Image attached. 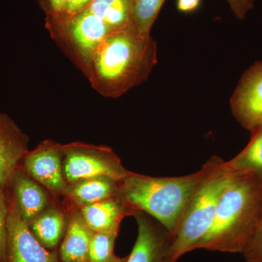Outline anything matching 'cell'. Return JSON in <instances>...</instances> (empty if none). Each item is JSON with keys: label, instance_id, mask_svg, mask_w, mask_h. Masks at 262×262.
Wrapping results in <instances>:
<instances>
[{"label": "cell", "instance_id": "obj_15", "mask_svg": "<svg viewBox=\"0 0 262 262\" xmlns=\"http://www.w3.org/2000/svg\"><path fill=\"white\" fill-rule=\"evenodd\" d=\"M64 208L68 211L69 224L58 251L60 260L61 262H89L90 245L94 232L84 222L78 208Z\"/></svg>", "mask_w": 262, "mask_h": 262}, {"label": "cell", "instance_id": "obj_9", "mask_svg": "<svg viewBox=\"0 0 262 262\" xmlns=\"http://www.w3.org/2000/svg\"><path fill=\"white\" fill-rule=\"evenodd\" d=\"M138 234L125 262H170L173 237L152 217L140 212L135 215Z\"/></svg>", "mask_w": 262, "mask_h": 262}, {"label": "cell", "instance_id": "obj_19", "mask_svg": "<svg viewBox=\"0 0 262 262\" xmlns=\"http://www.w3.org/2000/svg\"><path fill=\"white\" fill-rule=\"evenodd\" d=\"M165 0H136L133 5L136 28L143 35H151V27Z\"/></svg>", "mask_w": 262, "mask_h": 262}, {"label": "cell", "instance_id": "obj_4", "mask_svg": "<svg viewBox=\"0 0 262 262\" xmlns=\"http://www.w3.org/2000/svg\"><path fill=\"white\" fill-rule=\"evenodd\" d=\"M207 163L208 171L187 205L174 236L170 262H177L186 253L196 250L211 228L221 198L233 176L226 161L219 157H212Z\"/></svg>", "mask_w": 262, "mask_h": 262}, {"label": "cell", "instance_id": "obj_12", "mask_svg": "<svg viewBox=\"0 0 262 262\" xmlns=\"http://www.w3.org/2000/svg\"><path fill=\"white\" fill-rule=\"evenodd\" d=\"M53 23L67 29L81 55L88 62L112 33L107 25L88 8L70 18Z\"/></svg>", "mask_w": 262, "mask_h": 262}, {"label": "cell", "instance_id": "obj_16", "mask_svg": "<svg viewBox=\"0 0 262 262\" xmlns=\"http://www.w3.org/2000/svg\"><path fill=\"white\" fill-rule=\"evenodd\" d=\"M68 224V211L57 201L34 219L29 227L42 246L55 251L64 237Z\"/></svg>", "mask_w": 262, "mask_h": 262}, {"label": "cell", "instance_id": "obj_10", "mask_svg": "<svg viewBox=\"0 0 262 262\" xmlns=\"http://www.w3.org/2000/svg\"><path fill=\"white\" fill-rule=\"evenodd\" d=\"M29 136L6 114L0 113V187L8 192L12 179L28 153Z\"/></svg>", "mask_w": 262, "mask_h": 262}, {"label": "cell", "instance_id": "obj_14", "mask_svg": "<svg viewBox=\"0 0 262 262\" xmlns=\"http://www.w3.org/2000/svg\"><path fill=\"white\" fill-rule=\"evenodd\" d=\"M120 182L108 177L82 179L68 184L61 203L64 206L80 208L120 196Z\"/></svg>", "mask_w": 262, "mask_h": 262}, {"label": "cell", "instance_id": "obj_22", "mask_svg": "<svg viewBox=\"0 0 262 262\" xmlns=\"http://www.w3.org/2000/svg\"><path fill=\"white\" fill-rule=\"evenodd\" d=\"M8 211V198L0 187V262H7Z\"/></svg>", "mask_w": 262, "mask_h": 262}, {"label": "cell", "instance_id": "obj_13", "mask_svg": "<svg viewBox=\"0 0 262 262\" xmlns=\"http://www.w3.org/2000/svg\"><path fill=\"white\" fill-rule=\"evenodd\" d=\"M78 209L84 222L94 232H118L120 223L125 216L138 214L120 195Z\"/></svg>", "mask_w": 262, "mask_h": 262}, {"label": "cell", "instance_id": "obj_18", "mask_svg": "<svg viewBox=\"0 0 262 262\" xmlns=\"http://www.w3.org/2000/svg\"><path fill=\"white\" fill-rule=\"evenodd\" d=\"M226 165L231 171L251 176L262 184V127L251 134L246 147Z\"/></svg>", "mask_w": 262, "mask_h": 262}, {"label": "cell", "instance_id": "obj_23", "mask_svg": "<svg viewBox=\"0 0 262 262\" xmlns=\"http://www.w3.org/2000/svg\"><path fill=\"white\" fill-rule=\"evenodd\" d=\"M51 21L60 20L65 14L68 0H40Z\"/></svg>", "mask_w": 262, "mask_h": 262}, {"label": "cell", "instance_id": "obj_1", "mask_svg": "<svg viewBox=\"0 0 262 262\" xmlns=\"http://www.w3.org/2000/svg\"><path fill=\"white\" fill-rule=\"evenodd\" d=\"M88 63L94 87L106 97L117 98L146 80L158 63V48L151 35L136 28L113 32Z\"/></svg>", "mask_w": 262, "mask_h": 262}, {"label": "cell", "instance_id": "obj_25", "mask_svg": "<svg viewBox=\"0 0 262 262\" xmlns=\"http://www.w3.org/2000/svg\"><path fill=\"white\" fill-rule=\"evenodd\" d=\"M93 0H68L67 1V8H66L65 14L63 18L60 20H55L56 22L59 20L68 19L74 15L78 14L81 11L85 9Z\"/></svg>", "mask_w": 262, "mask_h": 262}, {"label": "cell", "instance_id": "obj_5", "mask_svg": "<svg viewBox=\"0 0 262 262\" xmlns=\"http://www.w3.org/2000/svg\"><path fill=\"white\" fill-rule=\"evenodd\" d=\"M62 149L63 175L68 184L97 177L122 181L129 173L108 146L73 142L62 144Z\"/></svg>", "mask_w": 262, "mask_h": 262}, {"label": "cell", "instance_id": "obj_17", "mask_svg": "<svg viewBox=\"0 0 262 262\" xmlns=\"http://www.w3.org/2000/svg\"><path fill=\"white\" fill-rule=\"evenodd\" d=\"M133 5L131 0H93L86 8L101 19L113 33L136 28Z\"/></svg>", "mask_w": 262, "mask_h": 262}, {"label": "cell", "instance_id": "obj_27", "mask_svg": "<svg viewBox=\"0 0 262 262\" xmlns=\"http://www.w3.org/2000/svg\"><path fill=\"white\" fill-rule=\"evenodd\" d=\"M126 259H127V257H124V258L119 257L118 258H117L116 261H115V262H125V261H126Z\"/></svg>", "mask_w": 262, "mask_h": 262}, {"label": "cell", "instance_id": "obj_7", "mask_svg": "<svg viewBox=\"0 0 262 262\" xmlns=\"http://www.w3.org/2000/svg\"><path fill=\"white\" fill-rule=\"evenodd\" d=\"M8 201L7 262H61L58 251L46 249L34 237L15 206L13 199Z\"/></svg>", "mask_w": 262, "mask_h": 262}, {"label": "cell", "instance_id": "obj_6", "mask_svg": "<svg viewBox=\"0 0 262 262\" xmlns=\"http://www.w3.org/2000/svg\"><path fill=\"white\" fill-rule=\"evenodd\" d=\"M63 158L62 144L46 140L29 151L21 163L27 174L56 200L63 198L68 187L63 175Z\"/></svg>", "mask_w": 262, "mask_h": 262}, {"label": "cell", "instance_id": "obj_8", "mask_svg": "<svg viewBox=\"0 0 262 262\" xmlns=\"http://www.w3.org/2000/svg\"><path fill=\"white\" fill-rule=\"evenodd\" d=\"M230 105L236 120L251 134L262 127V61L256 62L244 72Z\"/></svg>", "mask_w": 262, "mask_h": 262}, {"label": "cell", "instance_id": "obj_20", "mask_svg": "<svg viewBox=\"0 0 262 262\" xmlns=\"http://www.w3.org/2000/svg\"><path fill=\"white\" fill-rule=\"evenodd\" d=\"M118 232H94L90 245L89 262H115L114 247Z\"/></svg>", "mask_w": 262, "mask_h": 262}, {"label": "cell", "instance_id": "obj_3", "mask_svg": "<svg viewBox=\"0 0 262 262\" xmlns=\"http://www.w3.org/2000/svg\"><path fill=\"white\" fill-rule=\"evenodd\" d=\"M208 171V163L199 170L178 177H153L129 171L120 182L122 199L136 213L152 217L173 237L184 211Z\"/></svg>", "mask_w": 262, "mask_h": 262}, {"label": "cell", "instance_id": "obj_26", "mask_svg": "<svg viewBox=\"0 0 262 262\" xmlns=\"http://www.w3.org/2000/svg\"><path fill=\"white\" fill-rule=\"evenodd\" d=\"M201 5V0H177V8L179 11L184 13L196 11Z\"/></svg>", "mask_w": 262, "mask_h": 262}, {"label": "cell", "instance_id": "obj_28", "mask_svg": "<svg viewBox=\"0 0 262 262\" xmlns=\"http://www.w3.org/2000/svg\"><path fill=\"white\" fill-rule=\"evenodd\" d=\"M131 1L134 2H134H136V0H131Z\"/></svg>", "mask_w": 262, "mask_h": 262}, {"label": "cell", "instance_id": "obj_24", "mask_svg": "<svg viewBox=\"0 0 262 262\" xmlns=\"http://www.w3.org/2000/svg\"><path fill=\"white\" fill-rule=\"evenodd\" d=\"M236 18L244 20L254 7V0H226Z\"/></svg>", "mask_w": 262, "mask_h": 262}, {"label": "cell", "instance_id": "obj_11", "mask_svg": "<svg viewBox=\"0 0 262 262\" xmlns=\"http://www.w3.org/2000/svg\"><path fill=\"white\" fill-rule=\"evenodd\" d=\"M8 194L14 202L22 220L29 225L56 200L24 170L21 165L12 179Z\"/></svg>", "mask_w": 262, "mask_h": 262}, {"label": "cell", "instance_id": "obj_21", "mask_svg": "<svg viewBox=\"0 0 262 262\" xmlns=\"http://www.w3.org/2000/svg\"><path fill=\"white\" fill-rule=\"evenodd\" d=\"M242 254L246 262H262V216Z\"/></svg>", "mask_w": 262, "mask_h": 262}, {"label": "cell", "instance_id": "obj_2", "mask_svg": "<svg viewBox=\"0 0 262 262\" xmlns=\"http://www.w3.org/2000/svg\"><path fill=\"white\" fill-rule=\"evenodd\" d=\"M261 216V183L251 176L233 172L211 228L196 250L242 253Z\"/></svg>", "mask_w": 262, "mask_h": 262}]
</instances>
